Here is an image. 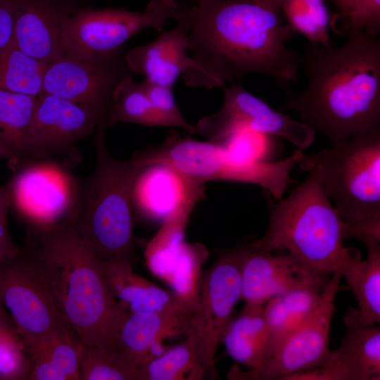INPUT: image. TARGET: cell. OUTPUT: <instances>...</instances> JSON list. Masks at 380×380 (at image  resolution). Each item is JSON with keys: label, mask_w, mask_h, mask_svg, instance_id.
I'll use <instances>...</instances> for the list:
<instances>
[{"label": "cell", "mask_w": 380, "mask_h": 380, "mask_svg": "<svg viewBox=\"0 0 380 380\" xmlns=\"http://www.w3.org/2000/svg\"><path fill=\"white\" fill-rule=\"evenodd\" d=\"M171 19L186 31L187 86L223 87L256 72L286 87L298 76L300 56L286 45L296 32L284 23L278 0H196L177 4Z\"/></svg>", "instance_id": "obj_1"}, {"label": "cell", "mask_w": 380, "mask_h": 380, "mask_svg": "<svg viewBox=\"0 0 380 380\" xmlns=\"http://www.w3.org/2000/svg\"><path fill=\"white\" fill-rule=\"evenodd\" d=\"M346 33L337 47L308 42L300 58L307 85L288 90L279 107L298 113L334 146L380 128V40L361 30Z\"/></svg>", "instance_id": "obj_2"}, {"label": "cell", "mask_w": 380, "mask_h": 380, "mask_svg": "<svg viewBox=\"0 0 380 380\" xmlns=\"http://www.w3.org/2000/svg\"><path fill=\"white\" fill-rule=\"evenodd\" d=\"M30 242L66 321L84 346L105 341L124 305L109 288L103 262L69 221L37 228Z\"/></svg>", "instance_id": "obj_3"}, {"label": "cell", "mask_w": 380, "mask_h": 380, "mask_svg": "<svg viewBox=\"0 0 380 380\" xmlns=\"http://www.w3.org/2000/svg\"><path fill=\"white\" fill-rule=\"evenodd\" d=\"M269 222L263 236L254 238L264 251H286L307 266L334 273L361 258L343 243V222L332 205L318 172L308 176L286 199L265 192Z\"/></svg>", "instance_id": "obj_4"}, {"label": "cell", "mask_w": 380, "mask_h": 380, "mask_svg": "<svg viewBox=\"0 0 380 380\" xmlns=\"http://www.w3.org/2000/svg\"><path fill=\"white\" fill-rule=\"evenodd\" d=\"M96 165L76 194L69 222L103 262L135 260L132 194L144 167L138 157L120 160L108 151L103 125L97 126Z\"/></svg>", "instance_id": "obj_5"}, {"label": "cell", "mask_w": 380, "mask_h": 380, "mask_svg": "<svg viewBox=\"0 0 380 380\" xmlns=\"http://www.w3.org/2000/svg\"><path fill=\"white\" fill-rule=\"evenodd\" d=\"M299 165L318 172L343 222L344 239L355 238L365 246L380 242V128L304 153Z\"/></svg>", "instance_id": "obj_6"}, {"label": "cell", "mask_w": 380, "mask_h": 380, "mask_svg": "<svg viewBox=\"0 0 380 380\" xmlns=\"http://www.w3.org/2000/svg\"><path fill=\"white\" fill-rule=\"evenodd\" d=\"M175 0H152L144 11L82 9L73 11L63 32L66 54L100 58L112 55L137 33L161 29L171 19Z\"/></svg>", "instance_id": "obj_7"}, {"label": "cell", "mask_w": 380, "mask_h": 380, "mask_svg": "<svg viewBox=\"0 0 380 380\" xmlns=\"http://www.w3.org/2000/svg\"><path fill=\"white\" fill-rule=\"evenodd\" d=\"M0 304L10 312L20 336L70 326L30 242L13 257L0 262Z\"/></svg>", "instance_id": "obj_8"}, {"label": "cell", "mask_w": 380, "mask_h": 380, "mask_svg": "<svg viewBox=\"0 0 380 380\" xmlns=\"http://www.w3.org/2000/svg\"><path fill=\"white\" fill-rule=\"evenodd\" d=\"M242 242L221 251L199 284L198 307L191 319L192 332L201 362L211 377L216 376L215 355L223 333L241 299Z\"/></svg>", "instance_id": "obj_9"}, {"label": "cell", "mask_w": 380, "mask_h": 380, "mask_svg": "<svg viewBox=\"0 0 380 380\" xmlns=\"http://www.w3.org/2000/svg\"><path fill=\"white\" fill-rule=\"evenodd\" d=\"M223 92L221 108L199 119L195 126L198 134L210 141H221L248 130L284 138L302 150L313 143L315 132L311 127L274 110L262 99L247 91L240 82L224 86Z\"/></svg>", "instance_id": "obj_10"}, {"label": "cell", "mask_w": 380, "mask_h": 380, "mask_svg": "<svg viewBox=\"0 0 380 380\" xmlns=\"http://www.w3.org/2000/svg\"><path fill=\"white\" fill-rule=\"evenodd\" d=\"M347 267L332 273L313 313L261 367L243 372L234 367L228 372V379L279 380L288 374L322 366L330 351L329 329L336 310L334 298Z\"/></svg>", "instance_id": "obj_11"}, {"label": "cell", "mask_w": 380, "mask_h": 380, "mask_svg": "<svg viewBox=\"0 0 380 380\" xmlns=\"http://www.w3.org/2000/svg\"><path fill=\"white\" fill-rule=\"evenodd\" d=\"M118 51L105 57L65 54L48 65L43 92L89 107L107 127L115 89L127 74Z\"/></svg>", "instance_id": "obj_12"}, {"label": "cell", "mask_w": 380, "mask_h": 380, "mask_svg": "<svg viewBox=\"0 0 380 380\" xmlns=\"http://www.w3.org/2000/svg\"><path fill=\"white\" fill-rule=\"evenodd\" d=\"M251 237L242 242L241 299L264 305L270 298L297 290L323 291L328 273L315 270L289 253L274 254L258 248Z\"/></svg>", "instance_id": "obj_13"}, {"label": "cell", "mask_w": 380, "mask_h": 380, "mask_svg": "<svg viewBox=\"0 0 380 380\" xmlns=\"http://www.w3.org/2000/svg\"><path fill=\"white\" fill-rule=\"evenodd\" d=\"M137 154L144 166L165 165L203 184L213 180L251 184L257 175L254 164L231 158L220 143L196 141L173 131L162 144Z\"/></svg>", "instance_id": "obj_14"}, {"label": "cell", "mask_w": 380, "mask_h": 380, "mask_svg": "<svg viewBox=\"0 0 380 380\" xmlns=\"http://www.w3.org/2000/svg\"><path fill=\"white\" fill-rule=\"evenodd\" d=\"M103 123L89 107L43 92L30 125L27 158L65 156ZM105 125V124H104Z\"/></svg>", "instance_id": "obj_15"}, {"label": "cell", "mask_w": 380, "mask_h": 380, "mask_svg": "<svg viewBox=\"0 0 380 380\" xmlns=\"http://www.w3.org/2000/svg\"><path fill=\"white\" fill-rule=\"evenodd\" d=\"M193 316L170 312H132L126 306L118 315L107 339L139 371L165 338L192 332ZM140 373V371H139Z\"/></svg>", "instance_id": "obj_16"}, {"label": "cell", "mask_w": 380, "mask_h": 380, "mask_svg": "<svg viewBox=\"0 0 380 380\" xmlns=\"http://www.w3.org/2000/svg\"><path fill=\"white\" fill-rule=\"evenodd\" d=\"M13 1L17 46L48 65L65 55L63 32L71 8L58 0Z\"/></svg>", "instance_id": "obj_17"}, {"label": "cell", "mask_w": 380, "mask_h": 380, "mask_svg": "<svg viewBox=\"0 0 380 380\" xmlns=\"http://www.w3.org/2000/svg\"><path fill=\"white\" fill-rule=\"evenodd\" d=\"M203 183L184 177L167 166H144L134 183L132 203L145 217L163 220L178 208L196 205L204 196Z\"/></svg>", "instance_id": "obj_18"}, {"label": "cell", "mask_w": 380, "mask_h": 380, "mask_svg": "<svg viewBox=\"0 0 380 380\" xmlns=\"http://www.w3.org/2000/svg\"><path fill=\"white\" fill-rule=\"evenodd\" d=\"M346 333L340 346L330 350L322 366L334 369L343 380L380 379V327L367 324L358 309L343 315Z\"/></svg>", "instance_id": "obj_19"}, {"label": "cell", "mask_w": 380, "mask_h": 380, "mask_svg": "<svg viewBox=\"0 0 380 380\" xmlns=\"http://www.w3.org/2000/svg\"><path fill=\"white\" fill-rule=\"evenodd\" d=\"M130 262L115 259L103 262L109 288L115 300L132 312H170L193 316L198 302L165 290L136 274Z\"/></svg>", "instance_id": "obj_20"}, {"label": "cell", "mask_w": 380, "mask_h": 380, "mask_svg": "<svg viewBox=\"0 0 380 380\" xmlns=\"http://www.w3.org/2000/svg\"><path fill=\"white\" fill-rule=\"evenodd\" d=\"M20 337L30 361L29 379H80L84 344L72 327Z\"/></svg>", "instance_id": "obj_21"}, {"label": "cell", "mask_w": 380, "mask_h": 380, "mask_svg": "<svg viewBox=\"0 0 380 380\" xmlns=\"http://www.w3.org/2000/svg\"><path fill=\"white\" fill-rule=\"evenodd\" d=\"M125 61L129 70L143 75L146 82L173 87L189 61L185 27L177 23L163 31L149 43L131 49Z\"/></svg>", "instance_id": "obj_22"}, {"label": "cell", "mask_w": 380, "mask_h": 380, "mask_svg": "<svg viewBox=\"0 0 380 380\" xmlns=\"http://www.w3.org/2000/svg\"><path fill=\"white\" fill-rule=\"evenodd\" d=\"M267 338L264 305H244L241 313L227 324L221 343L233 360L253 370L266 362Z\"/></svg>", "instance_id": "obj_23"}, {"label": "cell", "mask_w": 380, "mask_h": 380, "mask_svg": "<svg viewBox=\"0 0 380 380\" xmlns=\"http://www.w3.org/2000/svg\"><path fill=\"white\" fill-rule=\"evenodd\" d=\"M322 292L312 289L297 290L274 296L266 302L264 305L268 328L266 361L313 313Z\"/></svg>", "instance_id": "obj_24"}, {"label": "cell", "mask_w": 380, "mask_h": 380, "mask_svg": "<svg viewBox=\"0 0 380 380\" xmlns=\"http://www.w3.org/2000/svg\"><path fill=\"white\" fill-rule=\"evenodd\" d=\"M38 96L0 89V143L10 160L27 158L30 125Z\"/></svg>", "instance_id": "obj_25"}, {"label": "cell", "mask_w": 380, "mask_h": 380, "mask_svg": "<svg viewBox=\"0 0 380 380\" xmlns=\"http://www.w3.org/2000/svg\"><path fill=\"white\" fill-rule=\"evenodd\" d=\"M367 257L350 262L343 277L355 296L362 320L367 324L380 322V243L365 246Z\"/></svg>", "instance_id": "obj_26"}, {"label": "cell", "mask_w": 380, "mask_h": 380, "mask_svg": "<svg viewBox=\"0 0 380 380\" xmlns=\"http://www.w3.org/2000/svg\"><path fill=\"white\" fill-rule=\"evenodd\" d=\"M139 371L141 380H200L207 374L193 334L143 363Z\"/></svg>", "instance_id": "obj_27"}, {"label": "cell", "mask_w": 380, "mask_h": 380, "mask_svg": "<svg viewBox=\"0 0 380 380\" xmlns=\"http://www.w3.org/2000/svg\"><path fill=\"white\" fill-rule=\"evenodd\" d=\"M194 208L184 205L163 220V224L145 251L146 263L158 277L168 280L184 241L189 215Z\"/></svg>", "instance_id": "obj_28"}, {"label": "cell", "mask_w": 380, "mask_h": 380, "mask_svg": "<svg viewBox=\"0 0 380 380\" xmlns=\"http://www.w3.org/2000/svg\"><path fill=\"white\" fill-rule=\"evenodd\" d=\"M47 66L24 53L14 40L0 50V89L39 96Z\"/></svg>", "instance_id": "obj_29"}, {"label": "cell", "mask_w": 380, "mask_h": 380, "mask_svg": "<svg viewBox=\"0 0 380 380\" xmlns=\"http://www.w3.org/2000/svg\"><path fill=\"white\" fill-rule=\"evenodd\" d=\"M118 122L160 126L144 81L136 82L129 75L120 81L113 92L108 125L111 126Z\"/></svg>", "instance_id": "obj_30"}, {"label": "cell", "mask_w": 380, "mask_h": 380, "mask_svg": "<svg viewBox=\"0 0 380 380\" xmlns=\"http://www.w3.org/2000/svg\"><path fill=\"white\" fill-rule=\"evenodd\" d=\"M80 375L82 380H141L139 369L108 341L84 346Z\"/></svg>", "instance_id": "obj_31"}, {"label": "cell", "mask_w": 380, "mask_h": 380, "mask_svg": "<svg viewBox=\"0 0 380 380\" xmlns=\"http://www.w3.org/2000/svg\"><path fill=\"white\" fill-rule=\"evenodd\" d=\"M0 304V380L29 379L30 361L25 344L5 319Z\"/></svg>", "instance_id": "obj_32"}, {"label": "cell", "mask_w": 380, "mask_h": 380, "mask_svg": "<svg viewBox=\"0 0 380 380\" xmlns=\"http://www.w3.org/2000/svg\"><path fill=\"white\" fill-rule=\"evenodd\" d=\"M144 82L160 126L179 127L189 134H198L196 127L182 115L176 103L173 87Z\"/></svg>", "instance_id": "obj_33"}, {"label": "cell", "mask_w": 380, "mask_h": 380, "mask_svg": "<svg viewBox=\"0 0 380 380\" xmlns=\"http://www.w3.org/2000/svg\"><path fill=\"white\" fill-rule=\"evenodd\" d=\"M282 17L296 33L325 47L331 46L329 37H325L317 27L304 9L300 0H278Z\"/></svg>", "instance_id": "obj_34"}, {"label": "cell", "mask_w": 380, "mask_h": 380, "mask_svg": "<svg viewBox=\"0 0 380 380\" xmlns=\"http://www.w3.org/2000/svg\"><path fill=\"white\" fill-rule=\"evenodd\" d=\"M345 31L361 30L377 38L380 33V0H357L344 17Z\"/></svg>", "instance_id": "obj_35"}, {"label": "cell", "mask_w": 380, "mask_h": 380, "mask_svg": "<svg viewBox=\"0 0 380 380\" xmlns=\"http://www.w3.org/2000/svg\"><path fill=\"white\" fill-rule=\"evenodd\" d=\"M11 193L7 185H0V262L15 255L20 248L12 239L8 227Z\"/></svg>", "instance_id": "obj_36"}, {"label": "cell", "mask_w": 380, "mask_h": 380, "mask_svg": "<svg viewBox=\"0 0 380 380\" xmlns=\"http://www.w3.org/2000/svg\"><path fill=\"white\" fill-rule=\"evenodd\" d=\"M14 23L13 0H0V50L14 42Z\"/></svg>", "instance_id": "obj_37"}, {"label": "cell", "mask_w": 380, "mask_h": 380, "mask_svg": "<svg viewBox=\"0 0 380 380\" xmlns=\"http://www.w3.org/2000/svg\"><path fill=\"white\" fill-rule=\"evenodd\" d=\"M304 9L319 31L327 37L330 14L324 0H300Z\"/></svg>", "instance_id": "obj_38"}, {"label": "cell", "mask_w": 380, "mask_h": 380, "mask_svg": "<svg viewBox=\"0 0 380 380\" xmlns=\"http://www.w3.org/2000/svg\"><path fill=\"white\" fill-rule=\"evenodd\" d=\"M337 11L336 15L343 18L353 8L357 0H331Z\"/></svg>", "instance_id": "obj_39"}, {"label": "cell", "mask_w": 380, "mask_h": 380, "mask_svg": "<svg viewBox=\"0 0 380 380\" xmlns=\"http://www.w3.org/2000/svg\"><path fill=\"white\" fill-rule=\"evenodd\" d=\"M0 159H9L10 160V155L6 150V148L2 146V144L0 143Z\"/></svg>", "instance_id": "obj_40"}, {"label": "cell", "mask_w": 380, "mask_h": 380, "mask_svg": "<svg viewBox=\"0 0 380 380\" xmlns=\"http://www.w3.org/2000/svg\"><path fill=\"white\" fill-rule=\"evenodd\" d=\"M176 1V0H175Z\"/></svg>", "instance_id": "obj_41"}]
</instances>
